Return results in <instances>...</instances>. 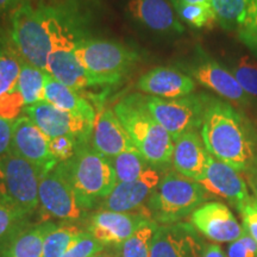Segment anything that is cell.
I'll list each match as a JSON object with an SVG mask.
<instances>
[{
    "mask_svg": "<svg viewBox=\"0 0 257 257\" xmlns=\"http://www.w3.org/2000/svg\"><path fill=\"white\" fill-rule=\"evenodd\" d=\"M8 31L23 61L46 72L50 40L43 6L23 0L11 11Z\"/></svg>",
    "mask_w": 257,
    "mask_h": 257,
    "instance_id": "cell-7",
    "label": "cell"
},
{
    "mask_svg": "<svg viewBox=\"0 0 257 257\" xmlns=\"http://www.w3.org/2000/svg\"><path fill=\"white\" fill-rule=\"evenodd\" d=\"M128 17L157 34H182L184 25L168 0H127Z\"/></svg>",
    "mask_w": 257,
    "mask_h": 257,
    "instance_id": "cell-20",
    "label": "cell"
},
{
    "mask_svg": "<svg viewBox=\"0 0 257 257\" xmlns=\"http://www.w3.org/2000/svg\"><path fill=\"white\" fill-rule=\"evenodd\" d=\"M38 200L42 214L47 217L46 221L53 218L61 223L75 224L87 217L88 212L80 205L76 193L61 163L41 176Z\"/></svg>",
    "mask_w": 257,
    "mask_h": 257,
    "instance_id": "cell-10",
    "label": "cell"
},
{
    "mask_svg": "<svg viewBox=\"0 0 257 257\" xmlns=\"http://www.w3.org/2000/svg\"><path fill=\"white\" fill-rule=\"evenodd\" d=\"M248 0H210L217 23L224 30H238L244 21Z\"/></svg>",
    "mask_w": 257,
    "mask_h": 257,
    "instance_id": "cell-30",
    "label": "cell"
},
{
    "mask_svg": "<svg viewBox=\"0 0 257 257\" xmlns=\"http://www.w3.org/2000/svg\"><path fill=\"white\" fill-rule=\"evenodd\" d=\"M118 182H130L137 180L149 168L150 165L140 152H126L110 159Z\"/></svg>",
    "mask_w": 257,
    "mask_h": 257,
    "instance_id": "cell-32",
    "label": "cell"
},
{
    "mask_svg": "<svg viewBox=\"0 0 257 257\" xmlns=\"http://www.w3.org/2000/svg\"><path fill=\"white\" fill-rule=\"evenodd\" d=\"M55 225L49 220L28 224L0 249V257H42L44 239Z\"/></svg>",
    "mask_w": 257,
    "mask_h": 257,
    "instance_id": "cell-24",
    "label": "cell"
},
{
    "mask_svg": "<svg viewBox=\"0 0 257 257\" xmlns=\"http://www.w3.org/2000/svg\"><path fill=\"white\" fill-rule=\"evenodd\" d=\"M93 257H119V253L115 245H105L104 249H101Z\"/></svg>",
    "mask_w": 257,
    "mask_h": 257,
    "instance_id": "cell-44",
    "label": "cell"
},
{
    "mask_svg": "<svg viewBox=\"0 0 257 257\" xmlns=\"http://www.w3.org/2000/svg\"><path fill=\"white\" fill-rule=\"evenodd\" d=\"M159 224L154 220H148L127 238L117 246L119 257H150L152 240Z\"/></svg>",
    "mask_w": 257,
    "mask_h": 257,
    "instance_id": "cell-28",
    "label": "cell"
},
{
    "mask_svg": "<svg viewBox=\"0 0 257 257\" xmlns=\"http://www.w3.org/2000/svg\"><path fill=\"white\" fill-rule=\"evenodd\" d=\"M104 248V244L95 239L87 230H83L73 240L62 257H93Z\"/></svg>",
    "mask_w": 257,
    "mask_h": 257,
    "instance_id": "cell-36",
    "label": "cell"
},
{
    "mask_svg": "<svg viewBox=\"0 0 257 257\" xmlns=\"http://www.w3.org/2000/svg\"><path fill=\"white\" fill-rule=\"evenodd\" d=\"M89 143L95 152L107 159L126 152H138L113 107L96 112Z\"/></svg>",
    "mask_w": 257,
    "mask_h": 257,
    "instance_id": "cell-19",
    "label": "cell"
},
{
    "mask_svg": "<svg viewBox=\"0 0 257 257\" xmlns=\"http://www.w3.org/2000/svg\"><path fill=\"white\" fill-rule=\"evenodd\" d=\"M202 257H227L225 255L224 250L218 244H207L205 245L204 255Z\"/></svg>",
    "mask_w": 257,
    "mask_h": 257,
    "instance_id": "cell-42",
    "label": "cell"
},
{
    "mask_svg": "<svg viewBox=\"0 0 257 257\" xmlns=\"http://www.w3.org/2000/svg\"><path fill=\"white\" fill-rule=\"evenodd\" d=\"M191 224L202 236L217 243H231L244 233L230 208L219 201L200 205L191 214Z\"/></svg>",
    "mask_w": 257,
    "mask_h": 257,
    "instance_id": "cell-16",
    "label": "cell"
},
{
    "mask_svg": "<svg viewBox=\"0 0 257 257\" xmlns=\"http://www.w3.org/2000/svg\"><path fill=\"white\" fill-rule=\"evenodd\" d=\"M44 101L49 102L61 111L81 115L93 121L95 120L96 111L91 102L83 98L80 91L60 82L48 73L44 86Z\"/></svg>",
    "mask_w": 257,
    "mask_h": 257,
    "instance_id": "cell-23",
    "label": "cell"
},
{
    "mask_svg": "<svg viewBox=\"0 0 257 257\" xmlns=\"http://www.w3.org/2000/svg\"><path fill=\"white\" fill-rule=\"evenodd\" d=\"M207 197L198 181L170 170L161 178L144 207L150 219L159 225L175 224L191 216Z\"/></svg>",
    "mask_w": 257,
    "mask_h": 257,
    "instance_id": "cell-5",
    "label": "cell"
},
{
    "mask_svg": "<svg viewBox=\"0 0 257 257\" xmlns=\"http://www.w3.org/2000/svg\"><path fill=\"white\" fill-rule=\"evenodd\" d=\"M42 6L50 40L46 72L76 91L94 87L75 56L79 42L87 36L82 15L73 5Z\"/></svg>",
    "mask_w": 257,
    "mask_h": 257,
    "instance_id": "cell-2",
    "label": "cell"
},
{
    "mask_svg": "<svg viewBox=\"0 0 257 257\" xmlns=\"http://www.w3.org/2000/svg\"><path fill=\"white\" fill-rule=\"evenodd\" d=\"M47 72L22 61L17 89L23 98L24 106H31L44 101V86Z\"/></svg>",
    "mask_w": 257,
    "mask_h": 257,
    "instance_id": "cell-26",
    "label": "cell"
},
{
    "mask_svg": "<svg viewBox=\"0 0 257 257\" xmlns=\"http://www.w3.org/2000/svg\"><path fill=\"white\" fill-rule=\"evenodd\" d=\"M24 107L23 98L18 89L0 96V118L3 119L15 121L18 117H21L19 113L24 111Z\"/></svg>",
    "mask_w": 257,
    "mask_h": 257,
    "instance_id": "cell-37",
    "label": "cell"
},
{
    "mask_svg": "<svg viewBox=\"0 0 257 257\" xmlns=\"http://www.w3.org/2000/svg\"><path fill=\"white\" fill-rule=\"evenodd\" d=\"M180 2L187 3V4H210V0H180Z\"/></svg>",
    "mask_w": 257,
    "mask_h": 257,
    "instance_id": "cell-45",
    "label": "cell"
},
{
    "mask_svg": "<svg viewBox=\"0 0 257 257\" xmlns=\"http://www.w3.org/2000/svg\"><path fill=\"white\" fill-rule=\"evenodd\" d=\"M22 2L23 0H0V17L6 14V12H11Z\"/></svg>",
    "mask_w": 257,
    "mask_h": 257,
    "instance_id": "cell-43",
    "label": "cell"
},
{
    "mask_svg": "<svg viewBox=\"0 0 257 257\" xmlns=\"http://www.w3.org/2000/svg\"><path fill=\"white\" fill-rule=\"evenodd\" d=\"M208 159L210 154L197 131L184 134L174 141L172 163L179 174L199 182L206 172Z\"/></svg>",
    "mask_w": 257,
    "mask_h": 257,
    "instance_id": "cell-22",
    "label": "cell"
},
{
    "mask_svg": "<svg viewBox=\"0 0 257 257\" xmlns=\"http://www.w3.org/2000/svg\"><path fill=\"white\" fill-rule=\"evenodd\" d=\"M246 175V181H248L249 187L251 188V191L255 195V199L257 201V160L255 161V163L250 167V168L245 172Z\"/></svg>",
    "mask_w": 257,
    "mask_h": 257,
    "instance_id": "cell-41",
    "label": "cell"
},
{
    "mask_svg": "<svg viewBox=\"0 0 257 257\" xmlns=\"http://www.w3.org/2000/svg\"><path fill=\"white\" fill-rule=\"evenodd\" d=\"M22 61L9 31L0 28V96L17 89Z\"/></svg>",
    "mask_w": 257,
    "mask_h": 257,
    "instance_id": "cell-25",
    "label": "cell"
},
{
    "mask_svg": "<svg viewBox=\"0 0 257 257\" xmlns=\"http://www.w3.org/2000/svg\"><path fill=\"white\" fill-rule=\"evenodd\" d=\"M150 219L146 207L134 212L98 210L88 218L87 230L104 245H119Z\"/></svg>",
    "mask_w": 257,
    "mask_h": 257,
    "instance_id": "cell-13",
    "label": "cell"
},
{
    "mask_svg": "<svg viewBox=\"0 0 257 257\" xmlns=\"http://www.w3.org/2000/svg\"><path fill=\"white\" fill-rule=\"evenodd\" d=\"M179 19L193 29L212 28L217 23L216 15L211 5L187 4L180 0H170Z\"/></svg>",
    "mask_w": 257,
    "mask_h": 257,
    "instance_id": "cell-29",
    "label": "cell"
},
{
    "mask_svg": "<svg viewBox=\"0 0 257 257\" xmlns=\"http://www.w3.org/2000/svg\"><path fill=\"white\" fill-rule=\"evenodd\" d=\"M12 124H14V121L0 118V156L8 153L10 147H11Z\"/></svg>",
    "mask_w": 257,
    "mask_h": 257,
    "instance_id": "cell-40",
    "label": "cell"
},
{
    "mask_svg": "<svg viewBox=\"0 0 257 257\" xmlns=\"http://www.w3.org/2000/svg\"><path fill=\"white\" fill-rule=\"evenodd\" d=\"M199 184L208 195L225 199L238 211L251 199L248 186L238 170L211 155L204 178Z\"/></svg>",
    "mask_w": 257,
    "mask_h": 257,
    "instance_id": "cell-17",
    "label": "cell"
},
{
    "mask_svg": "<svg viewBox=\"0 0 257 257\" xmlns=\"http://www.w3.org/2000/svg\"><path fill=\"white\" fill-rule=\"evenodd\" d=\"M231 72L243 91L250 98H257V61L251 56L244 55L236 61Z\"/></svg>",
    "mask_w": 257,
    "mask_h": 257,
    "instance_id": "cell-33",
    "label": "cell"
},
{
    "mask_svg": "<svg viewBox=\"0 0 257 257\" xmlns=\"http://www.w3.org/2000/svg\"><path fill=\"white\" fill-rule=\"evenodd\" d=\"M85 142H89V141H85L82 138L75 136H60L50 138V153L57 163L67 162V161L73 159L74 155L78 152L79 147Z\"/></svg>",
    "mask_w": 257,
    "mask_h": 257,
    "instance_id": "cell-35",
    "label": "cell"
},
{
    "mask_svg": "<svg viewBox=\"0 0 257 257\" xmlns=\"http://www.w3.org/2000/svg\"><path fill=\"white\" fill-rule=\"evenodd\" d=\"M227 257H257V243L244 230V233L238 239L230 243Z\"/></svg>",
    "mask_w": 257,
    "mask_h": 257,
    "instance_id": "cell-38",
    "label": "cell"
},
{
    "mask_svg": "<svg viewBox=\"0 0 257 257\" xmlns=\"http://www.w3.org/2000/svg\"><path fill=\"white\" fill-rule=\"evenodd\" d=\"M113 110L144 160L154 168L172 163L174 140L148 108L146 95L134 93L115 102Z\"/></svg>",
    "mask_w": 257,
    "mask_h": 257,
    "instance_id": "cell-3",
    "label": "cell"
},
{
    "mask_svg": "<svg viewBox=\"0 0 257 257\" xmlns=\"http://www.w3.org/2000/svg\"><path fill=\"white\" fill-rule=\"evenodd\" d=\"M194 79L174 67H155L143 74L137 81V88L148 95L163 99H175L192 94L195 91Z\"/></svg>",
    "mask_w": 257,
    "mask_h": 257,
    "instance_id": "cell-21",
    "label": "cell"
},
{
    "mask_svg": "<svg viewBox=\"0 0 257 257\" xmlns=\"http://www.w3.org/2000/svg\"><path fill=\"white\" fill-rule=\"evenodd\" d=\"M24 113L49 138L75 136L89 141L94 121L69 112L61 111L47 101L24 107Z\"/></svg>",
    "mask_w": 257,
    "mask_h": 257,
    "instance_id": "cell-14",
    "label": "cell"
},
{
    "mask_svg": "<svg viewBox=\"0 0 257 257\" xmlns=\"http://www.w3.org/2000/svg\"><path fill=\"white\" fill-rule=\"evenodd\" d=\"M200 136L211 156L239 173H245L257 160L256 130L230 102L212 98Z\"/></svg>",
    "mask_w": 257,
    "mask_h": 257,
    "instance_id": "cell-1",
    "label": "cell"
},
{
    "mask_svg": "<svg viewBox=\"0 0 257 257\" xmlns=\"http://www.w3.org/2000/svg\"><path fill=\"white\" fill-rule=\"evenodd\" d=\"M29 217L11 202L0 197V249L15 236L18 231L29 224Z\"/></svg>",
    "mask_w": 257,
    "mask_h": 257,
    "instance_id": "cell-31",
    "label": "cell"
},
{
    "mask_svg": "<svg viewBox=\"0 0 257 257\" xmlns=\"http://www.w3.org/2000/svg\"><path fill=\"white\" fill-rule=\"evenodd\" d=\"M50 138L28 115H21L12 124L10 150L29 161L42 176L59 165L50 153Z\"/></svg>",
    "mask_w": 257,
    "mask_h": 257,
    "instance_id": "cell-12",
    "label": "cell"
},
{
    "mask_svg": "<svg viewBox=\"0 0 257 257\" xmlns=\"http://www.w3.org/2000/svg\"><path fill=\"white\" fill-rule=\"evenodd\" d=\"M238 38L257 57V0L246 2L245 16L238 29Z\"/></svg>",
    "mask_w": 257,
    "mask_h": 257,
    "instance_id": "cell-34",
    "label": "cell"
},
{
    "mask_svg": "<svg viewBox=\"0 0 257 257\" xmlns=\"http://www.w3.org/2000/svg\"><path fill=\"white\" fill-rule=\"evenodd\" d=\"M162 178L159 168L150 166L142 176L130 182H118L110 194L101 201L98 210L134 212L146 206L150 195Z\"/></svg>",
    "mask_w": 257,
    "mask_h": 257,
    "instance_id": "cell-18",
    "label": "cell"
},
{
    "mask_svg": "<svg viewBox=\"0 0 257 257\" xmlns=\"http://www.w3.org/2000/svg\"><path fill=\"white\" fill-rule=\"evenodd\" d=\"M41 176L36 167L9 150L0 156V197L32 216L40 206Z\"/></svg>",
    "mask_w": 257,
    "mask_h": 257,
    "instance_id": "cell-8",
    "label": "cell"
},
{
    "mask_svg": "<svg viewBox=\"0 0 257 257\" xmlns=\"http://www.w3.org/2000/svg\"><path fill=\"white\" fill-rule=\"evenodd\" d=\"M211 100L210 95L194 93L175 99L146 95L149 111L174 141L184 134L201 128Z\"/></svg>",
    "mask_w": 257,
    "mask_h": 257,
    "instance_id": "cell-9",
    "label": "cell"
},
{
    "mask_svg": "<svg viewBox=\"0 0 257 257\" xmlns=\"http://www.w3.org/2000/svg\"><path fill=\"white\" fill-rule=\"evenodd\" d=\"M242 217L243 229L250 234V237L257 243V201L251 198L239 210Z\"/></svg>",
    "mask_w": 257,
    "mask_h": 257,
    "instance_id": "cell-39",
    "label": "cell"
},
{
    "mask_svg": "<svg viewBox=\"0 0 257 257\" xmlns=\"http://www.w3.org/2000/svg\"><path fill=\"white\" fill-rule=\"evenodd\" d=\"M76 224L60 223L47 234L43 244L42 257H62L67 249L80 232H82Z\"/></svg>",
    "mask_w": 257,
    "mask_h": 257,
    "instance_id": "cell-27",
    "label": "cell"
},
{
    "mask_svg": "<svg viewBox=\"0 0 257 257\" xmlns=\"http://www.w3.org/2000/svg\"><path fill=\"white\" fill-rule=\"evenodd\" d=\"M75 56L93 86L118 85L140 59L136 50L123 43L88 35L79 42Z\"/></svg>",
    "mask_w": 257,
    "mask_h": 257,
    "instance_id": "cell-6",
    "label": "cell"
},
{
    "mask_svg": "<svg viewBox=\"0 0 257 257\" xmlns=\"http://www.w3.org/2000/svg\"><path fill=\"white\" fill-rule=\"evenodd\" d=\"M187 70L194 81L216 92L226 101L240 106L250 105L251 98L243 91L232 72L205 53H199L188 64Z\"/></svg>",
    "mask_w": 257,
    "mask_h": 257,
    "instance_id": "cell-11",
    "label": "cell"
},
{
    "mask_svg": "<svg viewBox=\"0 0 257 257\" xmlns=\"http://www.w3.org/2000/svg\"><path fill=\"white\" fill-rule=\"evenodd\" d=\"M204 250L205 245L195 227L179 221L157 226L150 257H202Z\"/></svg>",
    "mask_w": 257,
    "mask_h": 257,
    "instance_id": "cell-15",
    "label": "cell"
},
{
    "mask_svg": "<svg viewBox=\"0 0 257 257\" xmlns=\"http://www.w3.org/2000/svg\"><path fill=\"white\" fill-rule=\"evenodd\" d=\"M61 165L80 205L87 212L100 206L118 184L110 159L95 152L89 142L82 143L73 159Z\"/></svg>",
    "mask_w": 257,
    "mask_h": 257,
    "instance_id": "cell-4",
    "label": "cell"
}]
</instances>
